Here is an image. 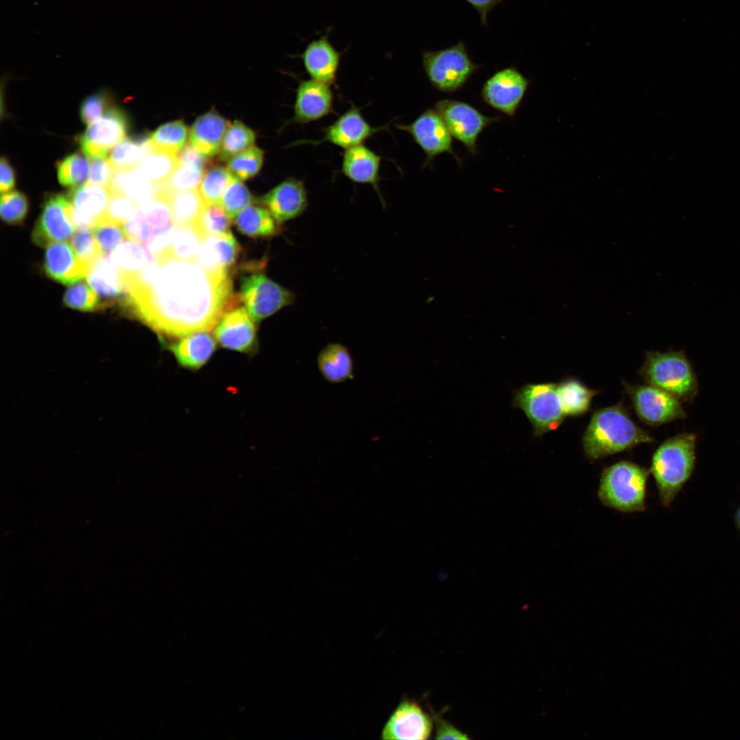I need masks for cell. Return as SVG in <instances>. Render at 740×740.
I'll use <instances>...</instances> for the list:
<instances>
[{
	"label": "cell",
	"mask_w": 740,
	"mask_h": 740,
	"mask_svg": "<svg viewBox=\"0 0 740 740\" xmlns=\"http://www.w3.org/2000/svg\"><path fill=\"white\" fill-rule=\"evenodd\" d=\"M140 272L123 278L121 307L163 337L213 329L241 301L232 271L206 269L170 253L153 257Z\"/></svg>",
	"instance_id": "obj_1"
},
{
	"label": "cell",
	"mask_w": 740,
	"mask_h": 740,
	"mask_svg": "<svg viewBox=\"0 0 740 740\" xmlns=\"http://www.w3.org/2000/svg\"><path fill=\"white\" fill-rule=\"evenodd\" d=\"M654 439L639 427L621 403L596 410L582 436L585 456L597 460Z\"/></svg>",
	"instance_id": "obj_2"
},
{
	"label": "cell",
	"mask_w": 740,
	"mask_h": 740,
	"mask_svg": "<svg viewBox=\"0 0 740 740\" xmlns=\"http://www.w3.org/2000/svg\"><path fill=\"white\" fill-rule=\"evenodd\" d=\"M696 439L692 433L677 434L666 439L653 454L649 469L665 508L670 506L693 472Z\"/></svg>",
	"instance_id": "obj_3"
},
{
	"label": "cell",
	"mask_w": 740,
	"mask_h": 740,
	"mask_svg": "<svg viewBox=\"0 0 740 740\" xmlns=\"http://www.w3.org/2000/svg\"><path fill=\"white\" fill-rule=\"evenodd\" d=\"M650 469L621 460L602 471L597 497L605 506L624 513L646 510L645 499Z\"/></svg>",
	"instance_id": "obj_4"
},
{
	"label": "cell",
	"mask_w": 740,
	"mask_h": 740,
	"mask_svg": "<svg viewBox=\"0 0 740 740\" xmlns=\"http://www.w3.org/2000/svg\"><path fill=\"white\" fill-rule=\"evenodd\" d=\"M639 373L647 384L680 401L691 402L698 393L696 375L683 352H646Z\"/></svg>",
	"instance_id": "obj_5"
},
{
	"label": "cell",
	"mask_w": 740,
	"mask_h": 740,
	"mask_svg": "<svg viewBox=\"0 0 740 740\" xmlns=\"http://www.w3.org/2000/svg\"><path fill=\"white\" fill-rule=\"evenodd\" d=\"M124 226L127 238L143 244L153 256L170 250L175 227L166 197L156 194L138 204Z\"/></svg>",
	"instance_id": "obj_6"
},
{
	"label": "cell",
	"mask_w": 740,
	"mask_h": 740,
	"mask_svg": "<svg viewBox=\"0 0 740 740\" xmlns=\"http://www.w3.org/2000/svg\"><path fill=\"white\" fill-rule=\"evenodd\" d=\"M512 405L525 414L534 436H541L556 430L566 418L558 393V384L554 382L528 383L521 386L515 391Z\"/></svg>",
	"instance_id": "obj_7"
},
{
	"label": "cell",
	"mask_w": 740,
	"mask_h": 740,
	"mask_svg": "<svg viewBox=\"0 0 740 740\" xmlns=\"http://www.w3.org/2000/svg\"><path fill=\"white\" fill-rule=\"evenodd\" d=\"M425 74L436 90L450 93L465 86L480 66L473 62L463 42L438 51L423 53Z\"/></svg>",
	"instance_id": "obj_8"
},
{
	"label": "cell",
	"mask_w": 740,
	"mask_h": 740,
	"mask_svg": "<svg viewBox=\"0 0 740 740\" xmlns=\"http://www.w3.org/2000/svg\"><path fill=\"white\" fill-rule=\"evenodd\" d=\"M263 270L246 271L241 277V299L256 324L292 305L296 295L268 278Z\"/></svg>",
	"instance_id": "obj_9"
},
{
	"label": "cell",
	"mask_w": 740,
	"mask_h": 740,
	"mask_svg": "<svg viewBox=\"0 0 740 740\" xmlns=\"http://www.w3.org/2000/svg\"><path fill=\"white\" fill-rule=\"evenodd\" d=\"M434 106L452 137L473 156L478 153V139L480 134L500 120L498 117L482 114L471 104L462 101L441 99L437 101Z\"/></svg>",
	"instance_id": "obj_10"
},
{
	"label": "cell",
	"mask_w": 740,
	"mask_h": 740,
	"mask_svg": "<svg viewBox=\"0 0 740 740\" xmlns=\"http://www.w3.org/2000/svg\"><path fill=\"white\" fill-rule=\"evenodd\" d=\"M395 127L410 135L426 155L423 169L431 166L434 158L447 153L452 155L459 166L462 159L453 148L452 136L436 109L428 108L409 124L397 123Z\"/></svg>",
	"instance_id": "obj_11"
},
{
	"label": "cell",
	"mask_w": 740,
	"mask_h": 740,
	"mask_svg": "<svg viewBox=\"0 0 740 740\" xmlns=\"http://www.w3.org/2000/svg\"><path fill=\"white\" fill-rule=\"evenodd\" d=\"M639 419L644 423L658 426L684 419L681 401L670 393L650 384L623 382Z\"/></svg>",
	"instance_id": "obj_12"
},
{
	"label": "cell",
	"mask_w": 740,
	"mask_h": 740,
	"mask_svg": "<svg viewBox=\"0 0 740 740\" xmlns=\"http://www.w3.org/2000/svg\"><path fill=\"white\" fill-rule=\"evenodd\" d=\"M73 206L67 196L55 194L45 201L32 233L34 244L46 247L68 240L76 231Z\"/></svg>",
	"instance_id": "obj_13"
},
{
	"label": "cell",
	"mask_w": 740,
	"mask_h": 740,
	"mask_svg": "<svg viewBox=\"0 0 740 740\" xmlns=\"http://www.w3.org/2000/svg\"><path fill=\"white\" fill-rule=\"evenodd\" d=\"M529 84V79L515 67H506L486 80L481 91L482 99L493 109L513 117Z\"/></svg>",
	"instance_id": "obj_14"
},
{
	"label": "cell",
	"mask_w": 740,
	"mask_h": 740,
	"mask_svg": "<svg viewBox=\"0 0 740 740\" xmlns=\"http://www.w3.org/2000/svg\"><path fill=\"white\" fill-rule=\"evenodd\" d=\"M386 125L374 127L363 116L360 109L352 105L337 119L323 129V135L319 140H302L297 144L319 145L328 143L342 149L363 144L376 133L386 130Z\"/></svg>",
	"instance_id": "obj_15"
},
{
	"label": "cell",
	"mask_w": 740,
	"mask_h": 740,
	"mask_svg": "<svg viewBox=\"0 0 740 740\" xmlns=\"http://www.w3.org/2000/svg\"><path fill=\"white\" fill-rule=\"evenodd\" d=\"M127 120L120 109L112 108L87 127L79 143L90 159L106 157L110 149L125 137Z\"/></svg>",
	"instance_id": "obj_16"
},
{
	"label": "cell",
	"mask_w": 740,
	"mask_h": 740,
	"mask_svg": "<svg viewBox=\"0 0 740 740\" xmlns=\"http://www.w3.org/2000/svg\"><path fill=\"white\" fill-rule=\"evenodd\" d=\"M432 730V719L421 706L417 702L405 699L389 717L380 738L384 740L427 739Z\"/></svg>",
	"instance_id": "obj_17"
},
{
	"label": "cell",
	"mask_w": 740,
	"mask_h": 740,
	"mask_svg": "<svg viewBox=\"0 0 740 740\" xmlns=\"http://www.w3.org/2000/svg\"><path fill=\"white\" fill-rule=\"evenodd\" d=\"M255 323L244 308L226 312L214 327V338L223 348L244 354L257 347Z\"/></svg>",
	"instance_id": "obj_18"
},
{
	"label": "cell",
	"mask_w": 740,
	"mask_h": 740,
	"mask_svg": "<svg viewBox=\"0 0 740 740\" xmlns=\"http://www.w3.org/2000/svg\"><path fill=\"white\" fill-rule=\"evenodd\" d=\"M260 203L281 224L301 216L308 207V197L303 180L290 177L273 187Z\"/></svg>",
	"instance_id": "obj_19"
},
{
	"label": "cell",
	"mask_w": 740,
	"mask_h": 740,
	"mask_svg": "<svg viewBox=\"0 0 740 740\" xmlns=\"http://www.w3.org/2000/svg\"><path fill=\"white\" fill-rule=\"evenodd\" d=\"M334 112V95L330 86L310 79L300 80L296 91L291 122L305 125Z\"/></svg>",
	"instance_id": "obj_20"
},
{
	"label": "cell",
	"mask_w": 740,
	"mask_h": 740,
	"mask_svg": "<svg viewBox=\"0 0 740 740\" xmlns=\"http://www.w3.org/2000/svg\"><path fill=\"white\" fill-rule=\"evenodd\" d=\"M381 160L380 155L364 144L356 145L344 150L341 172L352 182L371 185L385 206L379 188Z\"/></svg>",
	"instance_id": "obj_21"
},
{
	"label": "cell",
	"mask_w": 740,
	"mask_h": 740,
	"mask_svg": "<svg viewBox=\"0 0 740 740\" xmlns=\"http://www.w3.org/2000/svg\"><path fill=\"white\" fill-rule=\"evenodd\" d=\"M300 58L310 79L328 86L336 84L341 54L331 44L328 34L309 42Z\"/></svg>",
	"instance_id": "obj_22"
},
{
	"label": "cell",
	"mask_w": 740,
	"mask_h": 740,
	"mask_svg": "<svg viewBox=\"0 0 740 740\" xmlns=\"http://www.w3.org/2000/svg\"><path fill=\"white\" fill-rule=\"evenodd\" d=\"M44 269L49 278L64 285L82 281L90 273V269L78 258L71 245L62 241L52 243L46 247Z\"/></svg>",
	"instance_id": "obj_23"
},
{
	"label": "cell",
	"mask_w": 740,
	"mask_h": 740,
	"mask_svg": "<svg viewBox=\"0 0 740 740\" xmlns=\"http://www.w3.org/2000/svg\"><path fill=\"white\" fill-rule=\"evenodd\" d=\"M110 196L108 187L88 182L71 189L67 197L73 206L77 226L92 228L103 219Z\"/></svg>",
	"instance_id": "obj_24"
},
{
	"label": "cell",
	"mask_w": 740,
	"mask_h": 740,
	"mask_svg": "<svg viewBox=\"0 0 740 740\" xmlns=\"http://www.w3.org/2000/svg\"><path fill=\"white\" fill-rule=\"evenodd\" d=\"M241 253V247L232 232L205 237L200 245L196 261L211 271H231Z\"/></svg>",
	"instance_id": "obj_25"
},
{
	"label": "cell",
	"mask_w": 740,
	"mask_h": 740,
	"mask_svg": "<svg viewBox=\"0 0 740 740\" xmlns=\"http://www.w3.org/2000/svg\"><path fill=\"white\" fill-rule=\"evenodd\" d=\"M215 340L208 331H200L177 338L169 348L182 367L197 370L204 366L214 353Z\"/></svg>",
	"instance_id": "obj_26"
},
{
	"label": "cell",
	"mask_w": 740,
	"mask_h": 740,
	"mask_svg": "<svg viewBox=\"0 0 740 740\" xmlns=\"http://www.w3.org/2000/svg\"><path fill=\"white\" fill-rule=\"evenodd\" d=\"M88 282L98 295L102 308L110 307L124 296L121 274L111 254L103 255L93 265Z\"/></svg>",
	"instance_id": "obj_27"
},
{
	"label": "cell",
	"mask_w": 740,
	"mask_h": 740,
	"mask_svg": "<svg viewBox=\"0 0 740 740\" xmlns=\"http://www.w3.org/2000/svg\"><path fill=\"white\" fill-rule=\"evenodd\" d=\"M230 123L214 110L199 116L190 132V144L200 153L211 157L219 153Z\"/></svg>",
	"instance_id": "obj_28"
},
{
	"label": "cell",
	"mask_w": 740,
	"mask_h": 740,
	"mask_svg": "<svg viewBox=\"0 0 740 740\" xmlns=\"http://www.w3.org/2000/svg\"><path fill=\"white\" fill-rule=\"evenodd\" d=\"M108 188L110 193H122L137 205L151 199L156 194L155 185L142 169H114Z\"/></svg>",
	"instance_id": "obj_29"
},
{
	"label": "cell",
	"mask_w": 740,
	"mask_h": 740,
	"mask_svg": "<svg viewBox=\"0 0 740 740\" xmlns=\"http://www.w3.org/2000/svg\"><path fill=\"white\" fill-rule=\"evenodd\" d=\"M317 366L325 380L337 384L353 378L354 362L347 347L339 343L325 345L318 354Z\"/></svg>",
	"instance_id": "obj_30"
},
{
	"label": "cell",
	"mask_w": 740,
	"mask_h": 740,
	"mask_svg": "<svg viewBox=\"0 0 740 740\" xmlns=\"http://www.w3.org/2000/svg\"><path fill=\"white\" fill-rule=\"evenodd\" d=\"M233 222L237 230L252 238H268L284 231L280 223L266 208L249 206L241 211Z\"/></svg>",
	"instance_id": "obj_31"
},
{
	"label": "cell",
	"mask_w": 740,
	"mask_h": 740,
	"mask_svg": "<svg viewBox=\"0 0 740 740\" xmlns=\"http://www.w3.org/2000/svg\"><path fill=\"white\" fill-rule=\"evenodd\" d=\"M557 384L558 393L566 417H579L587 412L593 397L600 393L573 378H566Z\"/></svg>",
	"instance_id": "obj_32"
},
{
	"label": "cell",
	"mask_w": 740,
	"mask_h": 740,
	"mask_svg": "<svg viewBox=\"0 0 740 740\" xmlns=\"http://www.w3.org/2000/svg\"><path fill=\"white\" fill-rule=\"evenodd\" d=\"M166 198L175 227L197 223L205 205L198 189L173 193Z\"/></svg>",
	"instance_id": "obj_33"
},
{
	"label": "cell",
	"mask_w": 740,
	"mask_h": 740,
	"mask_svg": "<svg viewBox=\"0 0 740 740\" xmlns=\"http://www.w3.org/2000/svg\"><path fill=\"white\" fill-rule=\"evenodd\" d=\"M111 255L120 269L121 277L137 274L154 260L152 254L145 245L131 240L123 242Z\"/></svg>",
	"instance_id": "obj_34"
},
{
	"label": "cell",
	"mask_w": 740,
	"mask_h": 740,
	"mask_svg": "<svg viewBox=\"0 0 740 740\" xmlns=\"http://www.w3.org/2000/svg\"><path fill=\"white\" fill-rule=\"evenodd\" d=\"M152 149L149 137L125 138L115 145L109 160L114 169L127 170L139 166Z\"/></svg>",
	"instance_id": "obj_35"
},
{
	"label": "cell",
	"mask_w": 740,
	"mask_h": 740,
	"mask_svg": "<svg viewBox=\"0 0 740 740\" xmlns=\"http://www.w3.org/2000/svg\"><path fill=\"white\" fill-rule=\"evenodd\" d=\"M204 171L193 165L178 163L169 177L156 186V194L166 197L173 193L197 189Z\"/></svg>",
	"instance_id": "obj_36"
},
{
	"label": "cell",
	"mask_w": 740,
	"mask_h": 740,
	"mask_svg": "<svg viewBox=\"0 0 740 740\" xmlns=\"http://www.w3.org/2000/svg\"><path fill=\"white\" fill-rule=\"evenodd\" d=\"M178 165L177 154L152 149L139 166L155 185L165 182Z\"/></svg>",
	"instance_id": "obj_37"
},
{
	"label": "cell",
	"mask_w": 740,
	"mask_h": 740,
	"mask_svg": "<svg viewBox=\"0 0 740 740\" xmlns=\"http://www.w3.org/2000/svg\"><path fill=\"white\" fill-rule=\"evenodd\" d=\"M204 238L197 223L175 227L169 252L177 258L196 261Z\"/></svg>",
	"instance_id": "obj_38"
},
{
	"label": "cell",
	"mask_w": 740,
	"mask_h": 740,
	"mask_svg": "<svg viewBox=\"0 0 740 740\" xmlns=\"http://www.w3.org/2000/svg\"><path fill=\"white\" fill-rule=\"evenodd\" d=\"M234 177L227 169L214 165L205 170L198 190L206 204H220L222 197Z\"/></svg>",
	"instance_id": "obj_39"
},
{
	"label": "cell",
	"mask_w": 740,
	"mask_h": 740,
	"mask_svg": "<svg viewBox=\"0 0 740 740\" xmlns=\"http://www.w3.org/2000/svg\"><path fill=\"white\" fill-rule=\"evenodd\" d=\"M188 134L182 121H174L158 127L150 136V142L153 149L177 154L186 145Z\"/></svg>",
	"instance_id": "obj_40"
},
{
	"label": "cell",
	"mask_w": 740,
	"mask_h": 740,
	"mask_svg": "<svg viewBox=\"0 0 740 740\" xmlns=\"http://www.w3.org/2000/svg\"><path fill=\"white\" fill-rule=\"evenodd\" d=\"M256 139L255 133L242 122L235 121L229 126L223 138L219 158L221 161L230 160L234 156L253 146Z\"/></svg>",
	"instance_id": "obj_41"
},
{
	"label": "cell",
	"mask_w": 740,
	"mask_h": 740,
	"mask_svg": "<svg viewBox=\"0 0 740 740\" xmlns=\"http://www.w3.org/2000/svg\"><path fill=\"white\" fill-rule=\"evenodd\" d=\"M56 168L58 181L64 186H79L89 177L90 164L80 153L66 156L56 164Z\"/></svg>",
	"instance_id": "obj_42"
},
{
	"label": "cell",
	"mask_w": 740,
	"mask_h": 740,
	"mask_svg": "<svg viewBox=\"0 0 740 740\" xmlns=\"http://www.w3.org/2000/svg\"><path fill=\"white\" fill-rule=\"evenodd\" d=\"M263 160V151L256 146H251L232 158L227 162V169L235 178L241 181L246 180L260 171Z\"/></svg>",
	"instance_id": "obj_43"
},
{
	"label": "cell",
	"mask_w": 740,
	"mask_h": 740,
	"mask_svg": "<svg viewBox=\"0 0 740 740\" xmlns=\"http://www.w3.org/2000/svg\"><path fill=\"white\" fill-rule=\"evenodd\" d=\"M232 221L220 204H205L197 224L206 237L230 233Z\"/></svg>",
	"instance_id": "obj_44"
},
{
	"label": "cell",
	"mask_w": 740,
	"mask_h": 740,
	"mask_svg": "<svg viewBox=\"0 0 740 740\" xmlns=\"http://www.w3.org/2000/svg\"><path fill=\"white\" fill-rule=\"evenodd\" d=\"M71 245L78 258L90 269L103 256L92 228L79 227L71 238Z\"/></svg>",
	"instance_id": "obj_45"
},
{
	"label": "cell",
	"mask_w": 740,
	"mask_h": 740,
	"mask_svg": "<svg viewBox=\"0 0 740 740\" xmlns=\"http://www.w3.org/2000/svg\"><path fill=\"white\" fill-rule=\"evenodd\" d=\"M64 304L73 309L84 312L103 309L101 300L87 283L80 281L69 287L63 297Z\"/></svg>",
	"instance_id": "obj_46"
},
{
	"label": "cell",
	"mask_w": 740,
	"mask_h": 740,
	"mask_svg": "<svg viewBox=\"0 0 740 740\" xmlns=\"http://www.w3.org/2000/svg\"><path fill=\"white\" fill-rule=\"evenodd\" d=\"M124 225L104 217L92 228L103 255L112 254L127 238Z\"/></svg>",
	"instance_id": "obj_47"
},
{
	"label": "cell",
	"mask_w": 740,
	"mask_h": 740,
	"mask_svg": "<svg viewBox=\"0 0 740 740\" xmlns=\"http://www.w3.org/2000/svg\"><path fill=\"white\" fill-rule=\"evenodd\" d=\"M29 210L27 197L19 191L2 193L0 214L2 220L13 225H21L25 221Z\"/></svg>",
	"instance_id": "obj_48"
},
{
	"label": "cell",
	"mask_w": 740,
	"mask_h": 740,
	"mask_svg": "<svg viewBox=\"0 0 740 740\" xmlns=\"http://www.w3.org/2000/svg\"><path fill=\"white\" fill-rule=\"evenodd\" d=\"M253 201L249 190L241 180L234 177L226 188L221 205L228 217L233 221L236 217Z\"/></svg>",
	"instance_id": "obj_49"
},
{
	"label": "cell",
	"mask_w": 740,
	"mask_h": 740,
	"mask_svg": "<svg viewBox=\"0 0 740 740\" xmlns=\"http://www.w3.org/2000/svg\"><path fill=\"white\" fill-rule=\"evenodd\" d=\"M137 206L136 203L123 194L110 193L105 217L116 223L125 225Z\"/></svg>",
	"instance_id": "obj_50"
},
{
	"label": "cell",
	"mask_w": 740,
	"mask_h": 740,
	"mask_svg": "<svg viewBox=\"0 0 740 740\" xmlns=\"http://www.w3.org/2000/svg\"><path fill=\"white\" fill-rule=\"evenodd\" d=\"M109 103V98L104 91L97 92L87 97L82 103L79 115L82 122L90 125L99 119Z\"/></svg>",
	"instance_id": "obj_51"
},
{
	"label": "cell",
	"mask_w": 740,
	"mask_h": 740,
	"mask_svg": "<svg viewBox=\"0 0 740 740\" xmlns=\"http://www.w3.org/2000/svg\"><path fill=\"white\" fill-rule=\"evenodd\" d=\"M90 173L88 182L108 187L114 169L110 160L106 157L90 159Z\"/></svg>",
	"instance_id": "obj_52"
},
{
	"label": "cell",
	"mask_w": 740,
	"mask_h": 740,
	"mask_svg": "<svg viewBox=\"0 0 740 740\" xmlns=\"http://www.w3.org/2000/svg\"><path fill=\"white\" fill-rule=\"evenodd\" d=\"M208 157L197 150L190 143H186L177 153L179 164H190L201 169L208 165Z\"/></svg>",
	"instance_id": "obj_53"
},
{
	"label": "cell",
	"mask_w": 740,
	"mask_h": 740,
	"mask_svg": "<svg viewBox=\"0 0 740 740\" xmlns=\"http://www.w3.org/2000/svg\"><path fill=\"white\" fill-rule=\"evenodd\" d=\"M436 722V739H469V738L467 735L463 733L454 726L446 722L445 719L436 715L434 717Z\"/></svg>",
	"instance_id": "obj_54"
},
{
	"label": "cell",
	"mask_w": 740,
	"mask_h": 740,
	"mask_svg": "<svg viewBox=\"0 0 740 740\" xmlns=\"http://www.w3.org/2000/svg\"><path fill=\"white\" fill-rule=\"evenodd\" d=\"M0 189L1 193H7L14 188L16 179L15 173L8 159L3 156L0 162Z\"/></svg>",
	"instance_id": "obj_55"
},
{
	"label": "cell",
	"mask_w": 740,
	"mask_h": 740,
	"mask_svg": "<svg viewBox=\"0 0 740 740\" xmlns=\"http://www.w3.org/2000/svg\"><path fill=\"white\" fill-rule=\"evenodd\" d=\"M479 13L481 22L486 25V18L489 12L502 0H465Z\"/></svg>",
	"instance_id": "obj_56"
},
{
	"label": "cell",
	"mask_w": 740,
	"mask_h": 740,
	"mask_svg": "<svg viewBox=\"0 0 740 740\" xmlns=\"http://www.w3.org/2000/svg\"><path fill=\"white\" fill-rule=\"evenodd\" d=\"M735 519L736 526L738 528V529L740 530V506L737 508V511L735 513Z\"/></svg>",
	"instance_id": "obj_57"
}]
</instances>
